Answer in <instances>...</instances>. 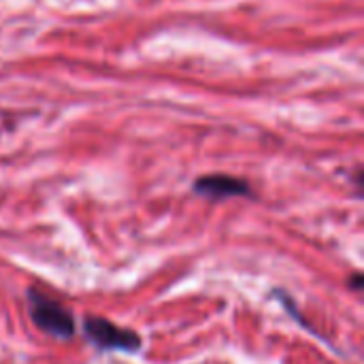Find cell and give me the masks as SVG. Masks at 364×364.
<instances>
[{
	"label": "cell",
	"mask_w": 364,
	"mask_h": 364,
	"mask_svg": "<svg viewBox=\"0 0 364 364\" xmlns=\"http://www.w3.org/2000/svg\"><path fill=\"white\" fill-rule=\"evenodd\" d=\"M348 286L354 290V292H360L364 288V275L360 271H354L350 277H348Z\"/></svg>",
	"instance_id": "5"
},
{
	"label": "cell",
	"mask_w": 364,
	"mask_h": 364,
	"mask_svg": "<svg viewBox=\"0 0 364 364\" xmlns=\"http://www.w3.org/2000/svg\"><path fill=\"white\" fill-rule=\"evenodd\" d=\"M192 192L207 200H228V198H254V190L245 179L226 173L203 175L192 183Z\"/></svg>",
	"instance_id": "3"
},
{
	"label": "cell",
	"mask_w": 364,
	"mask_h": 364,
	"mask_svg": "<svg viewBox=\"0 0 364 364\" xmlns=\"http://www.w3.org/2000/svg\"><path fill=\"white\" fill-rule=\"evenodd\" d=\"M81 333L85 341L98 352L136 354L143 348V339L139 333L130 328H122L102 316H85L81 322Z\"/></svg>",
	"instance_id": "2"
},
{
	"label": "cell",
	"mask_w": 364,
	"mask_h": 364,
	"mask_svg": "<svg viewBox=\"0 0 364 364\" xmlns=\"http://www.w3.org/2000/svg\"><path fill=\"white\" fill-rule=\"evenodd\" d=\"M26 303H28V316L41 333L58 341H68L75 337L77 333L75 316L60 301L51 299L43 290L32 286L26 290Z\"/></svg>",
	"instance_id": "1"
},
{
	"label": "cell",
	"mask_w": 364,
	"mask_h": 364,
	"mask_svg": "<svg viewBox=\"0 0 364 364\" xmlns=\"http://www.w3.org/2000/svg\"><path fill=\"white\" fill-rule=\"evenodd\" d=\"M271 294H273V296H275V299H277V301L284 305V309L288 311V316H290L294 322H299L303 328H307L309 333H314V335H316L314 326H311V324H309V322H307V320L301 316V309H299V305L294 303V299H292V294H290V292H286L284 288H273V292H271Z\"/></svg>",
	"instance_id": "4"
}]
</instances>
